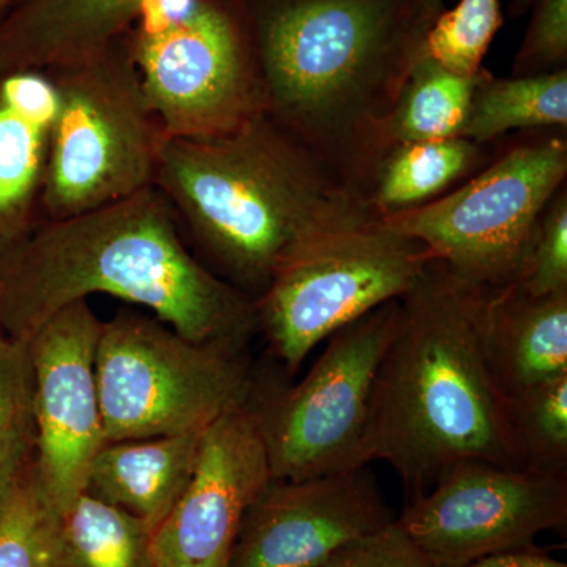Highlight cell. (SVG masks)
<instances>
[{"instance_id":"6da1fadb","label":"cell","mask_w":567,"mask_h":567,"mask_svg":"<svg viewBox=\"0 0 567 567\" xmlns=\"http://www.w3.org/2000/svg\"><path fill=\"white\" fill-rule=\"evenodd\" d=\"M265 114L368 199L429 24L421 0H234Z\"/></svg>"},{"instance_id":"7a4b0ae2","label":"cell","mask_w":567,"mask_h":567,"mask_svg":"<svg viewBox=\"0 0 567 567\" xmlns=\"http://www.w3.org/2000/svg\"><path fill=\"white\" fill-rule=\"evenodd\" d=\"M104 293L142 306L197 344L244 349L256 309L183 237L155 185L82 215L43 219L0 259V330L28 344L66 306Z\"/></svg>"},{"instance_id":"3957f363","label":"cell","mask_w":567,"mask_h":567,"mask_svg":"<svg viewBox=\"0 0 567 567\" xmlns=\"http://www.w3.org/2000/svg\"><path fill=\"white\" fill-rule=\"evenodd\" d=\"M492 289L432 262L401 300L377 374L360 466L386 462L415 499L465 461L522 468L487 347Z\"/></svg>"},{"instance_id":"277c9868","label":"cell","mask_w":567,"mask_h":567,"mask_svg":"<svg viewBox=\"0 0 567 567\" xmlns=\"http://www.w3.org/2000/svg\"><path fill=\"white\" fill-rule=\"evenodd\" d=\"M155 186L213 274L252 301L309 241L375 215L267 114L216 136L164 141Z\"/></svg>"},{"instance_id":"5b68a950","label":"cell","mask_w":567,"mask_h":567,"mask_svg":"<svg viewBox=\"0 0 567 567\" xmlns=\"http://www.w3.org/2000/svg\"><path fill=\"white\" fill-rule=\"evenodd\" d=\"M58 91L43 219H65L155 185L166 141L125 37L47 70Z\"/></svg>"},{"instance_id":"8992f818","label":"cell","mask_w":567,"mask_h":567,"mask_svg":"<svg viewBox=\"0 0 567 567\" xmlns=\"http://www.w3.org/2000/svg\"><path fill=\"white\" fill-rule=\"evenodd\" d=\"M95 374L106 443L203 432L254 383L241 347L197 344L130 309L103 322Z\"/></svg>"},{"instance_id":"52a82bcc","label":"cell","mask_w":567,"mask_h":567,"mask_svg":"<svg viewBox=\"0 0 567 567\" xmlns=\"http://www.w3.org/2000/svg\"><path fill=\"white\" fill-rule=\"evenodd\" d=\"M125 41L166 140L216 136L265 114L234 0H148Z\"/></svg>"},{"instance_id":"ba28073f","label":"cell","mask_w":567,"mask_h":567,"mask_svg":"<svg viewBox=\"0 0 567 567\" xmlns=\"http://www.w3.org/2000/svg\"><path fill=\"white\" fill-rule=\"evenodd\" d=\"M432 262L420 241L365 216L295 252L254 301L256 324L284 371L297 374L336 331L412 292Z\"/></svg>"},{"instance_id":"9c48e42d","label":"cell","mask_w":567,"mask_h":567,"mask_svg":"<svg viewBox=\"0 0 567 567\" xmlns=\"http://www.w3.org/2000/svg\"><path fill=\"white\" fill-rule=\"evenodd\" d=\"M401 317L391 301L324 341L311 371L293 386L249 394L276 481H303L360 466L380 364Z\"/></svg>"},{"instance_id":"30bf717a","label":"cell","mask_w":567,"mask_h":567,"mask_svg":"<svg viewBox=\"0 0 567 567\" xmlns=\"http://www.w3.org/2000/svg\"><path fill=\"white\" fill-rule=\"evenodd\" d=\"M566 174L565 140L532 142L506 152L454 192L380 218L466 281L499 289L517 281Z\"/></svg>"},{"instance_id":"8fae6325","label":"cell","mask_w":567,"mask_h":567,"mask_svg":"<svg viewBox=\"0 0 567 567\" xmlns=\"http://www.w3.org/2000/svg\"><path fill=\"white\" fill-rule=\"evenodd\" d=\"M395 524L434 567H466L565 532L567 477L465 461L410 499Z\"/></svg>"},{"instance_id":"7c38bea8","label":"cell","mask_w":567,"mask_h":567,"mask_svg":"<svg viewBox=\"0 0 567 567\" xmlns=\"http://www.w3.org/2000/svg\"><path fill=\"white\" fill-rule=\"evenodd\" d=\"M102 327L89 300H81L52 316L28 341L33 480L61 517L85 494L93 461L106 445L95 374Z\"/></svg>"},{"instance_id":"4fadbf2b","label":"cell","mask_w":567,"mask_h":567,"mask_svg":"<svg viewBox=\"0 0 567 567\" xmlns=\"http://www.w3.org/2000/svg\"><path fill=\"white\" fill-rule=\"evenodd\" d=\"M271 480L248 399L205 429L185 491L153 532L156 567H229L246 511Z\"/></svg>"},{"instance_id":"5bb4252c","label":"cell","mask_w":567,"mask_h":567,"mask_svg":"<svg viewBox=\"0 0 567 567\" xmlns=\"http://www.w3.org/2000/svg\"><path fill=\"white\" fill-rule=\"evenodd\" d=\"M363 468L276 481L246 511L229 567H319L394 520Z\"/></svg>"},{"instance_id":"9a60e30c","label":"cell","mask_w":567,"mask_h":567,"mask_svg":"<svg viewBox=\"0 0 567 567\" xmlns=\"http://www.w3.org/2000/svg\"><path fill=\"white\" fill-rule=\"evenodd\" d=\"M58 106L47 70L0 73V259L43 221L41 199Z\"/></svg>"},{"instance_id":"2e32d148","label":"cell","mask_w":567,"mask_h":567,"mask_svg":"<svg viewBox=\"0 0 567 567\" xmlns=\"http://www.w3.org/2000/svg\"><path fill=\"white\" fill-rule=\"evenodd\" d=\"M148 0H18L0 20V73L50 70L123 39Z\"/></svg>"},{"instance_id":"e0dca14e","label":"cell","mask_w":567,"mask_h":567,"mask_svg":"<svg viewBox=\"0 0 567 567\" xmlns=\"http://www.w3.org/2000/svg\"><path fill=\"white\" fill-rule=\"evenodd\" d=\"M203 434L106 443L93 461L85 494L121 507L155 532L193 475Z\"/></svg>"},{"instance_id":"ac0fdd59","label":"cell","mask_w":567,"mask_h":567,"mask_svg":"<svg viewBox=\"0 0 567 567\" xmlns=\"http://www.w3.org/2000/svg\"><path fill=\"white\" fill-rule=\"evenodd\" d=\"M487 347L509 399L567 374V293L533 298L517 284L492 289Z\"/></svg>"},{"instance_id":"d6986e66","label":"cell","mask_w":567,"mask_h":567,"mask_svg":"<svg viewBox=\"0 0 567 567\" xmlns=\"http://www.w3.org/2000/svg\"><path fill=\"white\" fill-rule=\"evenodd\" d=\"M480 145L464 137L391 145L369 186L372 212L388 216L432 203L475 169Z\"/></svg>"},{"instance_id":"ffe728a7","label":"cell","mask_w":567,"mask_h":567,"mask_svg":"<svg viewBox=\"0 0 567 567\" xmlns=\"http://www.w3.org/2000/svg\"><path fill=\"white\" fill-rule=\"evenodd\" d=\"M566 123V69L507 80H494L481 71L458 137L483 144L514 130Z\"/></svg>"},{"instance_id":"44dd1931","label":"cell","mask_w":567,"mask_h":567,"mask_svg":"<svg viewBox=\"0 0 567 567\" xmlns=\"http://www.w3.org/2000/svg\"><path fill=\"white\" fill-rule=\"evenodd\" d=\"M480 73H451L421 51L388 117L386 148L405 142L458 137Z\"/></svg>"},{"instance_id":"7402d4cb","label":"cell","mask_w":567,"mask_h":567,"mask_svg":"<svg viewBox=\"0 0 567 567\" xmlns=\"http://www.w3.org/2000/svg\"><path fill=\"white\" fill-rule=\"evenodd\" d=\"M152 536L140 518L82 494L61 517L58 567H156Z\"/></svg>"},{"instance_id":"603a6c76","label":"cell","mask_w":567,"mask_h":567,"mask_svg":"<svg viewBox=\"0 0 567 567\" xmlns=\"http://www.w3.org/2000/svg\"><path fill=\"white\" fill-rule=\"evenodd\" d=\"M522 468L567 477V374L509 399Z\"/></svg>"},{"instance_id":"cb8c5ba5","label":"cell","mask_w":567,"mask_h":567,"mask_svg":"<svg viewBox=\"0 0 567 567\" xmlns=\"http://www.w3.org/2000/svg\"><path fill=\"white\" fill-rule=\"evenodd\" d=\"M59 528L61 516L41 496L31 465L0 520V567H58Z\"/></svg>"},{"instance_id":"d4e9b609","label":"cell","mask_w":567,"mask_h":567,"mask_svg":"<svg viewBox=\"0 0 567 567\" xmlns=\"http://www.w3.org/2000/svg\"><path fill=\"white\" fill-rule=\"evenodd\" d=\"M33 458L32 368L28 344L0 330V475L17 480Z\"/></svg>"},{"instance_id":"484cf974","label":"cell","mask_w":567,"mask_h":567,"mask_svg":"<svg viewBox=\"0 0 567 567\" xmlns=\"http://www.w3.org/2000/svg\"><path fill=\"white\" fill-rule=\"evenodd\" d=\"M502 22L499 0H458L432 22L423 52L451 73L475 76Z\"/></svg>"},{"instance_id":"4316f807","label":"cell","mask_w":567,"mask_h":567,"mask_svg":"<svg viewBox=\"0 0 567 567\" xmlns=\"http://www.w3.org/2000/svg\"><path fill=\"white\" fill-rule=\"evenodd\" d=\"M533 298L567 293V196L565 189L548 204L514 282Z\"/></svg>"},{"instance_id":"83f0119b","label":"cell","mask_w":567,"mask_h":567,"mask_svg":"<svg viewBox=\"0 0 567 567\" xmlns=\"http://www.w3.org/2000/svg\"><path fill=\"white\" fill-rule=\"evenodd\" d=\"M567 61V0H539L516 58L514 76L550 73Z\"/></svg>"},{"instance_id":"f1b7e54d","label":"cell","mask_w":567,"mask_h":567,"mask_svg":"<svg viewBox=\"0 0 567 567\" xmlns=\"http://www.w3.org/2000/svg\"><path fill=\"white\" fill-rule=\"evenodd\" d=\"M319 567H434L404 535L395 518L385 528L353 540Z\"/></svg>"},{"instance_id":"f546056e","label":"cell","mask_w":567,"mask_h":567,"mask_svg":"<svg viewBox=\"0 0 567 567\" xmlns=\"http://www.w3.org/2000/svg\"><path fill=\"white\" fill-rule=\"evenodd\" d=\"M466 567H567V565L551 557L547 551L533 547L532 544V546L487 555Z\"/></svg>"},{"instance_id":"4dcf8cb0","label":"cell","mask_w":567,"mask_h":567,"mask_svg":"<svg viewBox=\"0 0 567 567\" xmlns=\"http://www.w3.org/2000/svg\"><path fill=\"white\" fill-rule=\"evenodd\" d=\"M17 480L0 475V520H2L3 513H6L7 506H9L10 496L13 494Z\"/></svg>"},{"instance_id":"1f68e13d","label":"cell","mask_w":567,"mask_h":567,"mask_svg":"<svg viewBox=\"0 0 567 567\" xmlns=\"http://www.w3.org/2000/svg\"><path fill=\"white\" fill-rule=\"evenodd\" d=\"M520 2H528V0H520ZM445 0H421V9H423L424 20L431 28L435 18L442 13V7Z\"/></svg>"},{"instance_id":"d6a6232c","label":"cell","mask_w":567,"mask_h":567,"mask_svg":"<svg viewBox=\"0 0 567 567\" xmlns=\"http://www.w3.org/2000/svg\"><path fill=\"white\" fill-rule=\"evenodd\" d=\"M17 2L18 0H0V20H2L11 9H13L14 3Z\"/></svg>"}]
</instances>
